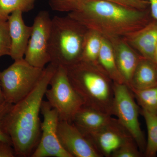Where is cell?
I'll return each mask as SVG.
<instances>
[{
    "instance_id": "obj_15",
    "label": "cell",
    "mask_w": 157,
    "mask_h": 157,
    "mask_svg": "<svg viewBox=\"0 0 157 157\" xmlns=\"http://www.w3.org/2000/svg\"><path fill=\"white\" fill-rule=\"evenodd\" d=\"M113 119L109 114L84 105L76 113L72 122L83 134H86L103 128Z\"/></svg>"
},
{
    "instance_id": "obj_26",
    "label": "cell",
    "mask_w": 157,
    "mask_h": 157,
    "mask_svg": "<svg viewBox=\"0 0 157 157\" xmlns=\"http://www.w3.org/2000/svg\"><path fill=\"white\" fill-rule=\"evenodd\" d=\"M15 151L10 144L0 141V157H14Z\"/></svg>"
},
{
    "instance_id": "obj_10",
    "label": "cell",
    "mask_w": 157,
    "mask_h": 157,
    "mask_svg": "<svg viewBox=\"0 0 157 157\" xmlns=\"http://www.w3.org/2000/svg\"><path fill=\"white\" fill-rule=\"evenodd\" d=\"M57 132L62 147L72 157H103L72 122L59 121Z\"/></svg>"
},
{
    "instance_id": "obj_9",
    "label": "cell",
    "mask_w": 157,
    "mask_h": 157,
    "mask_svg": "<svg viewBox=\"0 0 157 157\" xmlns=\"http://www.w3.org/2000/svg\"><path fill=\"white\" fill-rule=\"evenodd\" d=\"M43 115L41 136L32 157H72L62 147L58 136L59 119L57 111L48 101L43 100L41 107Z\"/></svg>"
},
{
    "instance_id": "obj_29",
    "label": "cell",
    "mask_w": 157,
    "mask_h": 157,
    "mask_svg": "<svg viewBox=\"0 0 157 157\" xmlns=\"http://www.w3.org/2000/svg\"><path fill=\"white\" fill-rule=\"evenodd\" d=\"M155 63V64L156 65L157 67V57L155 59L154 61Z\"/></svg>"
},
{
    "instance_id": "obj_24",
    "label": "cell",
    "mask_w": 157,
    "mask_h": 157,
    "mask_svg": "<svg viewBox=\"0 0 157 157\" xmlns=\"http://www.w3.org/2000/svg\"><path fill=\"white\" fill-rule=\"evenodd\" d=\"M50 1H58V0H49ZM110 2H114L118 4H121L133 8V9L145 10L148 9V2L147 0H107Z\"/></svg>"
},
{
    "instance_id": "obj_21",
    "label": "cell",
    "mask_w": 157,
    "mask_h": 157,
    "mask_svg": "<svg viewBox=\"0 0 157 157\" xmlns=\"http://www.w3.org/2000/svg\"><path fill=\"white\" fill-rule=\"evenodd\" d=\"M36 0H0V20H7L13 11L28 12L34 9Z\"/></svg>"
},
{
    "instance_id": "obj_1",
    "label": "cell",
    "mask_w": 157,
    "mask_h": 157,
    "mask_svg": "<svg viewBox=\"0 0 157 157\" xmlns=\"http://www.w3.org/2000/svg\"><path fill=\"white\" fill-rule=\"evenodd\" d=\"M63 11L105 38H125L152 20L149 9H133L107 0H67Z\"/></svg>"
},
{
    "instance_id": "obj_25",
    "label": "cell",
    "mask_w": 157,
    "mask_h": 157,
    "mask_svg": "<svg viewBox=\"0 0 157 157\" xmlns=\"http://www.w3.org/2000/svg\"><path fill=\"white\" fill-rule=\"evenodd\" d=\"M11 105L12 104L6 102V104L0 107V141L9 143L12 145L11 139L5 133L3 128V122L4 117Z\"/></svg>"
},
{
    "instance_id": "obj_3",
    "label": "cell",
    "mask_w": 157,
    "mask_h": 157,
    "mask_svg": "<svg viewBox=\"0 0 157 157\" xmlns=\"http://www.w3.org/2000/svg\"><path fill=\"white\" fill-rule=\"evenodd\" d=\"M66 67L70 82L84 105L113 115L114 82L107 74L82 61Z\"/></svg>"
},
{
    "instance_id": "obj_14",
    "label": "cell",
    "mask_w": 157,
    "mask_h": 157,
    "mask_svg": "<svg viewBox=\"0 0 157 157\" xmlns=\"http://www.w3.org/2000/svg\"><path fill=\"white\" fill-rule=\"evenodd\" d=\"M124 38L141 56L153 61L157 46V21L152 20L142 28Z\"/></svg>"
},
{
    "instance_id": "obj_11",
    "label": "cell",
    "mask_w": 157,
    "mask_h": 157,
    "mask_svg": "<svg viewBox=\"0 0 157 157\" xmlns=\"http://www.w3.org/2000/svg\"><path fill=\"white\" fill-rule=\"evenodd\" d=\"M84 134L103 157H111L124 144L133 139L117 118L103 128Z\"/></svg>"
},
{
    "instance_id": "obj_5",
    "label": "cell",
    "mask_w": 157,
    "mask_h": 157,
    "mask_svg": "<svg viewBox=\"0 0 157 157\" xmlns=\"http://www.w3.org/2000/svg\"><path fill=\"white\" fill-rule=\"evenodd\" d=\"M44 69L36 67L24 59L14 61L1 72V85L7 103L16 104L35 89L43 74Z\"/></svg>"
},
{
    "instance_id": "obj_17",
    "label": "cell",
    "mask_w": 157,
    "mask_h": 157,
    "mask_svg": "<svg viewBox=\"0 0 157 157\" xmlns=\"http://www.w3.org/2000/svg\"><path fill=\"white\" fill-rule=\"evenodd\" d=\"M99 63L102 70L113 82L125 84L118 69L111 43L108 39L103 36L99 54Z\"/></svg>"
},
{
    "instance_id": "obj_20",
    "label": "cell",
    "mask_w": 157,
    "mask_h": 157,
    "mask_svg": "<svg viewBox=\"0 0 157 157\" xmlns=\"http://www.w3.org/2000/svg\"><path fill=\"white\" fill-rule=\"evenodd\" d=\"M130 89L141 109L157 114V86L145 89Z\"/></svg>"
},
{
    "instance_id": "obj_18",
    "label": "cell",
    "mask_w": 157,
    "mask_h": 157,
    "mask_svg": "<svg viewBox=\"0 0 157 157\" xmlns=\"http://www.w3.org/2000/svg\"><path fill=\"white\" fill-rule=\"evenodd\" d=\"M102 40L103 36L101 34L93 30L87 29L83 42L80 61L101 69L99 65V57Z\"/></svg>"
},
{
    "instance_id": "obj_8",
    "label": "cell",
    "mask_w": 157,
    "mask_h": 157,
    "mask_svg": "<svg viewBox=\"0 0 157 157\" xmlns=\"http://www.w3.org/2000/svg\"><path fill=\"white\" fill-rule=\"evenodd\" d=\"M52 18L48 11H41L34 20L24 59L29 64L43 69L50 62L48 43Z\"/></svg>"
},
{
    "instance_id": "obj_12",
    "label": "cell",
    "mask_w": 157,
    "mask_h": 157,
    "mask_svg": "<svg viewBox=\"0 0 157 157\" xmlns=\"http://www.w3.org/2000/svg\"><path fill=\"white\" fill-rule=\"evenodd\" d=\"M106 38L112 45L120 73L129 87L135 69L142 56L124 38Z\"/></svg>"
},
{
    "instance_id": "obj_4",
    "label": "cell",
    "mask_w": 157,
    "mask_h": 157,
    "mask_svg": "<svg viewBox=\"0 0 157 157\" xmlns=\"http://www.w3.org/2000/svg\"><path fill=\"white\" fill-rule=\"evenodd\" d=\"M87 29L68 15L52 18L48 43L51 63L67 67L81 60Z\"/></svg>"
},
{
    "instance_id": "obj_22",
    "label": "cell",
    "mask_w": 157,
    "mask_h": 157,
    "mask_svg": "<svg viewBox=\"0 0 157 157\" xmlns=\"http://www.w3.org/2000/svg\"><path fill=\"white\" fill-rule=\"evenodd\" d=\"M11 40L7 20H0V57L10 55Z\"/></svg>"
},
{
    "instance_id": "obj_16",
    "label": "cell",
    "mask_w": 157,
    "mask_h": 157,
    "mask_svg": "<svg viewBox=\"0 0 157 157\" xmlns=\"http://www.w3.org/2000/svg\"><path fill=\"white\" fill-rule=\"evenodd\" d=\"M156 86V65L153 61L142 57L135 69L129 88L143 90Z\"/></svg>"
},
{
    "instance_id": "obj_6",
    "label": "cell",
    "mask_w": 157,
    "mask_h": 157,
    "mask_svg": "<svg viewBox=\"0 0 157 157\" xmlns=\"http://www.w3.org/2000/svg\"><path fill=\"white\" fill-rule=\"evenodd\" d=\"M49 86L45 95L51 107L58 113L59 121H73L76 113L84 104L70 82L66 67L57 66Z\"/></svg>"
},
{
    "instance_id": "obj_7",
    "label": "cell",
    "mask_w": 157,
    "mask_h": 157,
    "mask_svg": "<svg viewBox=\"0 0 157 157\" xmlns=\"http://www.w3.org/2000/svg\"><path fill=\"white\" fill-rule=\"evenodd\" d=\"M128 86L125 83L114 82L113 115L135 140L140 152L144 153L146 140L138 119L139 107Z\"/></svg>"
},
{
    "instance_id": "obj_23",
    "label": "cell",
    "mask_w": 157,
    "mask_h": 157,
    "mask_svg": "<svg viewBox=\"0 0 157 157\" xmlns=\"http://www.w3.org/2000/svg\"><path fill=\"white\" fill-rule=\"evenodd\" d=\"M144 155L134 139L124 144L111 155V157H140Z\"/></svg>"
},
{
    "instance_id": "obj_19",
    "label": "cell",
    "mask_w": 157,
    "mask_h": 157,
    "mask_svg": "<svg viewBox=\"0 0 157 157\" xmlns=\"http://www.w3.org/2000/svg\"><path fill=\"white\" fill-rule=\"evenodd\" d=\"M140 113L145 120L147 138L144 155L155 157L157 154V114L141 109Z\"/></svg>"
},
{
    "instance_id": "obj_28",
    "label": "cell",
    "mask_w": 157,
    "mask_h": 157,
    "mask_svg": "<svg viewBox=\"0 0 157 157\" xmlns=\"http://www.w3.org/2000/svg\"><path fill=\"white\" fill-rule=\"evenodd\" d=\"M1 75V72H0ZM6 100L3 94L2 89V85H1V78H0V107H2L6 103Z\"/></svg>"
},
{
    "instance_id": "obj_27",
    "label": "cell",
    "mask_w": 157,
    "mask_h": 157,
    "mask_svg": "<svg viewBox=\"0 0 157 157\" xmlns=\"http://www.w3.org/2000/svg\"><path fill=\"white\" fill-rule=\"evenodd\" d=\"M148 2L149 9L152 19L157 21V0H147Z\"/></svg>"
},
{
    "instance_id": "obj_2",
    "label": "cell",
    "mask_w": 157,
    "mask_h": 157,
    "mask_svg": "<svg viewBox=\"0 0 157 157\" xmlns=\"http://www.w3.org/2000/svg\"><path fill=\"white\" fill-rule=\"evenodd\" d=\"M57 67L49 63L35 89L22 100L12 104L5 115L3 130L11 139L17 156H32L39 144L41 136V105Z\"/></svg>"
},
{
    "instance_id": "obj_13",
    "label": "cell",
    "mask_w": 157,
    "mask_h": 157,
    "mask_svg": "<svg viewBox=\"0 0 157 157\" xmlns=\"http://www.w3.org/2000/svg\"><path fill=\"white\" fill-rule=\"evenodd\" d=\"M21 11H13L8 17L9 33L11 40L10 55L14 61L24 58L32 33V26L25 24Z\"/></svg>"
}]
</instances>
